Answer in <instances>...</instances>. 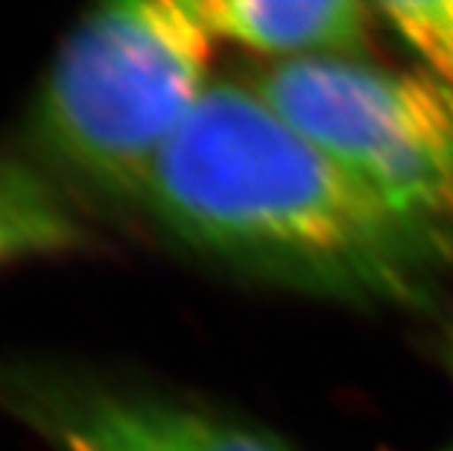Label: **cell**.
Wrapping results in <instances>:
<instances>
[{
  "label": "cell",
  "mask_w": 453,
  "mask_h": 451,
  "mask_svg": "<svg viewBox=\"0 0 453 451\" xmlns=\"http://www.w3.org/2000/svg\"><path fill=\"white\" fill-rule=\"evenodd\" d=\"M143 203L202 253L342 299L416 305L453 264L450 241L351 176L255 85H208Z\"/></svg>",
  "instance_id": "1"
},
{
  "label": "cell",
  "mask_w": 453,
  "mask_h": 451,
  "mask_svg": "<svg viewBox=\"0 0 453 451\" xmlns=\"http://www.w3.org/2000/svg\"><path fill=\"white\" fill-rule=\"evenodd\" d=\"M214 42L199 0L94 9L47 71L38 147L91 191L143 199L161 152L208 91Z\"/></svg>",
  "instance_id": "2"
},
{
  "label": "cell",
  "mask_w": 453,
  "mask_h": 451,
  "mask_svg": "<svg viewBox=\"0 0 453 451\" xmlns=\"http://www.w3.org/2000/svg\"><path fill=\"white\" fill-rule=\"evenodd\" d=\"M255 89L351 176L453 244L450 89L349 56L278 62Z\"/></svg>",
  "instance_id": "3"
},
{
  "label": "cell",
  "mask_w": 453,
  "mask_h": 451,
  "mask_svg": "<svg viewBox=\"0 0 453 451\" xmlns=\"http://www.w3.org/2000/svg\"><path fill=\"white\" fill-rule=\"evenodd\" d=\"M62 451H287L234 422L156 399L91 390L35 396V414Z\"/></svg>",
  "instance_id": "4"
},
{
  "label": "cell",
  "mask_w": 453,
  "mask_h": 451,
  "mask_svg": "<svg viewBox=\"0 0 453 451\" xmlns=\"http://www.w3.org/2000/svg\"><path fill=\"white\" fill-rule=\"evenodd\" d=\"M217 38L284 56L281 62L349 56L380 24L374 4L357 0H199Z\"/></svg>",
  "instance_id": "5"
},
{
  "label": "cell",
  "mask_w": 453,
  "mask_h": 451,
  "mask_svg": "<svg viewBox=\"0 0 453 451\" xmlns=\"http://www.w3.org/2000/svg\"><path fill=\"white\" fill-rule=\"evenodd\" d=\"M374 12L416 53L427 76L453 91V0H387L374 4Z\"/></svg>",
  "instance_id": "6"
},
{
  "label": "cell",
  "mask_w": 453,
  "mask_h": 451,
  "mask_svg": "<svg viewBox=\"0 0 453 451\" xmlns=\"http://www.w3.org/2000/svg\"><path fill=\"white\" fill-rule=\"evenodd\" d=\"M38 235V229H33L24 217H18V211L12 206H6L0 199V255H9L15 249H21Z\"/></svg>",
  "instance_id": "7"
},
{
  "label": "cell",
  "mask_w": 453,
  "mask_h": 451,
  "mask_svg": "<svg viewBox=\"0 0 453 451\" xmlns=\"http://www.w3.org/2000/svg\"><path fill=\"white\" fill-rule=\"evenodd\" d=\"M439 451H453V443H450V446H445V448H439Z\"/></svg>",
  "instance_id": "8"
},
{
  "label": "cell",
  "mask_w": 453,
  "mask_h": 451,
  "mask_svg": "<svg viewBox=\"0 0 453 451\" xmlns=\"http://www.w3.org/2000/svg\"><path fill=\"white\" fill-rule=\"evenodd\" d=\"M450 354H453V343H450Z\"/></svg>",
  "instance_id": "9"
}]
</instances>
